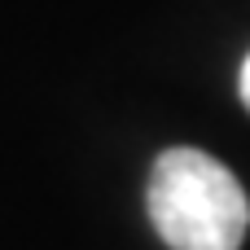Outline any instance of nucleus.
I'll return each mask as SVG.
<instances>
[{"label":"nucleus","instance_id":"f03ea898","mask_svg":"<svg viewBox=\"0 0 250 250\" xmlns=\"http://www.w3.org/2000/svg\"><path fill=\"white\" fill-rule=\"evenodd\" d=\"M237 92H242V105L250 110V53H246V62H242V75H237Z\"/></svg>","mask_w":250,"mask_h":250},{"label":"nucleus","instance_id":"f257e3e1","mask_svg":"<svg viewBox=\"0 0 250 250\" xmlns=\"http://www.w3.org/2000/svg\"><path fill=\"white\" fill-rule=\"evenodd\" d=\"M145 207L167 250H237L250 229V198L237 176L189 145L158 154Z\"/></svg>","mask_w":250,"mask_h":250}]
</instances>
